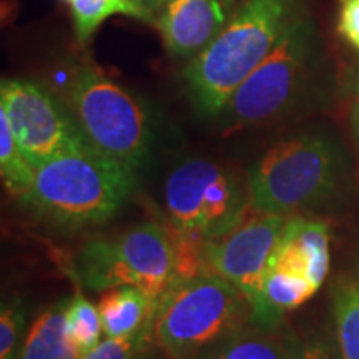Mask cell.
<instances>
[{"label":"cell","mask_w":359,"mask_h":359,"mask_svg":"<svg viewBox=\"0 0 359 359\" xmlns=\"http://www.w3.org/2000/svg\"><path fill=\"white\" fill-rule=\"evenodd\" d=\"M299 15V0H246L183 72L196 107L206 115L222 114Z\"/></svg>","instance_id":"1"},{"label":"cell","mask_w":359,"mask_h":359,"mask_svg":"<svg viewBox=\"0 0 359 359\" xmlns=\"http://www.w3.org/2000/svg\"><path fill=\"white\" fill-rule=\"evenodd\" d=\"M133 185L135 170L85 147L39 165L22 201L60 226H88L114 217Z\"/></svg>","instance_id":"2"},{"label":"cell","mask_w":359,"mask_h":359,"mask_svg":"<svg viewBox=\"0 0 359 359\" xmlns=\"http://www.w3.org/2000/svg\"><path fill=\"white\" fill-rule=\"evenodd\" d=\"M253 321L246 296L217 273L177 280L158 299L154 341L168 359H195Z\"/></svg>","instance_id":"3"},{"label":"cell","mask_w":359,"mask_h":359,"mask_svg":"<svg viewBox=\"0 0 359 359\" xmlns=\"http://www.w3.org/2000/svg\"><path fill=\"white\" fill-rule=\"evenodd\" d=\"M343 175L338 147L316 133L298 135L271 147L248 172L251 210L288 217L333 196Z\"/></svg>","instance_id":"4"},{"label":"cell","mask_w":359,"mask_h":359,"mask_svg":"<svg viewBox=\"0 0 359 359\" xmlns=\"http://www.w3.org/2000/svg\"><path fill=\"white\" fill-rule=\"evenodd\" d=\"M74 273L87 290L137 286L160 299L175 281V251L167 226L143 222L120 235L88 240L75 255Z\"/></svg>","instance_id":"5"},{"label":"cell","mask_w":359,"mask_h":359,"mask_svg":"<svg viewBox=\"0 0 359 359\" xmlns=\"http://www.w3.org/2000/svg\"><path fill=\"white\" fill-rule=\"evenodd\" d=\"M69 110L90 147L137 170L150 148L151 128L145 107L127 88L90 67L67 85Z\"/></svg>","instance_id":"6"},{"label":"cell","mask_w":359,"mask_h":359,"mask_svg":"<svg viewBox=\"0 0 359 359\" xmlns=\"http://www.w3.org/2000/svg\"><path fill=\"white\" fill-rule=\"evenodd\" d=\"M167 223L206 240L230 233L251 210L230 170L205 158H190L172 170L165 182Z\"/></svg>","instance_id":"7"},{"label":"cell","mask_w":359,"mask_h":359,"mask_svg":"<svg viewBox=\"0 0 359 359\" xmlns=\"http://www.w3.org/2000/svg\"><path fill=\"white\" fill-rule=\"evenodd\" d=\"M313 40V25L299 15L224 107L235 127L266 123L293 105L306 80Z\"/></svg>","instance_id":"8"},{"label":"cell","mask_w":359,"mask_h":359,"mask_svg":"<svg viewBox=\"0 0 359 359\" xmlns=\"http://www.w3.org/2000/svg\"><path fill=\"white\" fill-rule=\"evenodd\" d=\"M0 111L35 168L67 151L90 147L72 111L30 80H2Z\"/></svg>","instance_id":"9"},{"label":"cell","mask_w":359,"mask_h":359,"mask_svg":"<svg viewBox=\"0 0 359 359\" xmlns=\"http://www.w3.org/2000/svg\"><path fill=\"white\" fill-rule=\"evenodd\" d=\"M288 217L255 212L226 235L210 240L206 245V262L210 271L217 273L235 285L253 308L255 325L275 327L264 304L263 288L269 259L280 243Z\"/></svg>","instance_id":"10"},{"label":"cell","mask_w":359,"mask_h":359,"mask_svg":"<svg viewBox=\"0 0 359 359\" xmlns=\"http://www.w3.org/2000/svg\"><path fill=\"white\" fill-rule=\"evenodd\" d=\"M155 24L173 57L193 58L222 32L226 15L219 0H165Z\"/></svg>","instance_id":"11"},{"label":"cell","mask_w":359,"mask_h":359,"mask_svg":"<svg viewBox=\"0 0 359 359\" xmlns=\"http://www.w3.org/2000/svg\"><path fill=\"white\" fill-rule=\"evenodd\" d=\"M70 298L58 299L35 318L24 336L17 359H80L67 327Z\"/></svg>","instance_id":"12"},{"label":"cell","mask_w":359,"mask_h":359,"mask_svg":"<svg viewBox=\"0 0 359 359\" xmlns=\"http://www.w3.org/2000/svg\"><path fill=\"white\" fill-rule=\"evenodd\" d=\"M156 304L158 299H154L137 286L102 291L97 308L102 316L103 334L122 338L137 333L155 320Z\"/></svg>","instance_id":"13"},{"label":"cell","mask_w":359,"mask_h":359,"mask_svg":"<svg viewBox=\"0 0 359 359\" xmlns=\"http://www.w3.org/2000/svg\"><path fill=\"white\" fill-rule=\"evenodd\" d=\"M286 333L248 323L224 336L195 359H286Z\"/></svg>","instance_id":"14"},{"label":"cell","mask_w":359,"mask_h":359,"mask_svg":"<svg viewBox=\"0 0 359 359\" xmlns=\"http://www.w3.org/2000/svg\"><path fill=\"white\" fill-rule=\"evenodd\" d=\"M283 238L288 240L308 264L309 280L318 290L330 271V231L321 222L288 218Z\"/></svg>","instance_id":"15"},{"label":"cell","mask_w":359,"mask_h":359,"mask_svg":"<svg viewBox=\"0 0 359 359\" xmlns=\"http://www.w3.org/2000/svg\"><path fill=\"white\" fill-rule=\"evenodd\" d=\"M336 356L359 359V276L341 280L333 293Z\"/></svg>","instance_id":"16"},{"label":"cell","mask_w":359,"mask_h":359,"mask_svg":"<svg viewBox=\"0 0 359 359\" xmlns=\"http://www.w3.org/2000/svg\"><path fill=\"white\" fill-rule=\"evenodd\" d=\"M316 291L318 288L308 278L269 266L264 278L263 298L271 325L280 326L286 311L302 306Z\"/></svg>","instance_id":"17"},{"label":"cell","mask_w":359,"mask_h":359,"mask_svg":"<svg viewBox=\"0 0 359 359\" xmlns=\"http://www.w3.org/2000/svg\"><path fill=\"white\" fill-rule=\"evenodd\" d=\"M0 175H2L4 187L19 200H24L34 185L35 167L20 150L2 111H0Z\"/></svg>","instance_id":"18"},{"label":"cell","mask_w":359,"mask_h":359,"mask_svg":"<svg viewBox=\"0 0 359 359\" xmlns=\"http://www.w3.org/2000/svg\"><path fill=\"white\" fill-rule=\"evenodd\" d=\"M115 13L147 20V15L142 8L132 0H74L72 17H74L75 35H77L79 42H88V39L95 34L102 22Z\"/></svg>","instance_id":"19"},{"label":"cell","mask_w":359,"mask_h":359,"mask_svg":"<svg viewBox=\"0 0 359 359\" xmlns=\"http://www.w3.org/2000/svg\"><path fill=\"white\" fill-rule=\"evenodd\" d=\"M67 327H69L70 338L79 348L80 354L88 353L102 341L103 325L100 311L80 291L72 296L69 302Z\"/></svg>","instance_id":"20"},{"label":"cell","mask_w":359,"mask_h":359,"mask_svg":"<svg viewBox=\"0 0 359 359\" xmlns=\"http://www.w3.org/2000/svg\"><path fill=\"white\" fill-rule=\"evenodd\" d=\"M154 323L155 320L130 336H122V338L105 336V339H102L88 353L82 354L80 359H137L148 349L155 348Z\"/></svg>","instance_id":"21"},{"label":"cell","mask_w":359,"mask_h":359,"mask_svg":"<svg viewBox=\"0 0 359 359\" xmlns=\"http://www.w3.org/2000/svg\"><path fill=\"white\" fill-rule=\"evenodd\" d=\"M25 326V309L20 298L2 303L0 311V359H17Z\"/></svg>","instance_id":"22"},{"label":"cell","mask_w":359,"mask_h":359,"mask_svg":"<svg viewBox=\"0 0 359 359\" xmlns=\"http://www.w3.org/2000/svg\"><path fill=\"white\" fill-rule=\"evenodd\" d=\"M288 353L286 359H338L330 343L321 338H299V336L286 333Z\"/></svg>","instance_id":"23"},{"label":"cell","mask_w":359,"mask_h":359,"mask_svg":"<svg viewBox=\"0 0 359 359\" xmlns=\"http://www.w3.org/2000/svg\"><path fill=\"white\" fill-rule=\"evenodd\" d=\"M338 30L359 50V0H339Z\"/></svg>","instance_id":"24"},{"label":"cell","mask_w":359,"mask_h":359,"mask_svg":"<svg viewBox=\"0 0 359 359\" xmlns=\"http://www.w3.org/2000/svg\"><path fill=\"white\" fill-rule=\"evenodd\" d=\"M349 111H351V123L359 138V67L354 74L351 90H349Z\"/></svg>","instance_id":"25"},{"label":"cell","mask_w":359,"mask_h":359,"mask_svg":"<svg viewBox=\"0 0 359 359\" xmlns=\"http://www.w3.org/2000/svg\"><path fill=\"white\" fill-rule=\"evenodd\" d=\"M132 2L137 4V6L143 11V13L147 15V20L151 22L156 17V13L160 12V8L163 6L165 0H132Z\"/></svg>","instance_id":"26"},{"label":"cell","mask_w":359,"mask_h":359,"mask_svg":"<svg viewBox=\"0 0 359 359\" xmlns=\"http://www.w3.org/2000/svg\"><path fill=\"white\" fill-rule=\"evenodd\" d=\"M137 359H168L167 356H165V354L163 353H161L160 351V349L158 348H151V349H148V351L147 353H143L142 354V356H138Z\"/></svg>","instance_id":"27"},{"label":"cell","mask_w":359,"mask_h":359,"mask_svg":"<svg viewBox=\"0 0 359 359\" xmlns=\"http://www.w3.org/2000/svg\"><path fill=\"white\" fill-rule=\"evenodd\" d=\"M65 2H70L72 4V2H74V0H65Z\"/></svg>","instance_id":"28"}]
</instances>
